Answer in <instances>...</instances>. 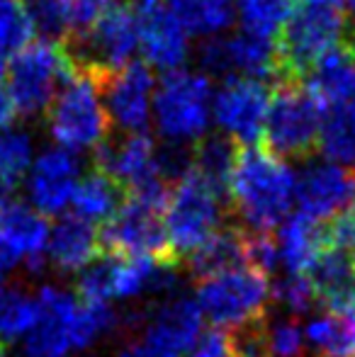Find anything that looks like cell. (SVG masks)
Listing matches in <instances>:
<instances>
[{
	"instance_id": "obj_1",
	"label": "cell",
	"mask_w": 355,
	"mask_h": 357,
	"mask_svg": "<svg viewBox=\"0 0 355 357\" xmlns=\"http://www.w3.org/2000/svg\"><path fill=\"white\" fill-rule=\"evenodd\" d=\"M297 192V178L282 158L263 144H239L232 175V207L243 229L273 231L287 219Z\"/></svg>"
},
{
	"instance_id": "obj_2",
	"label": "cell",
	"mask_w": 355,
	"mask_h": 357,
	"mask_svg": "<svg viewBox=\"0 0 355 357\" xmlns=\"http://www.w3.org/2000/svg\"><path fill=\"white\" fill-rule=\"evenodd\" d=\"M39 321L24 335L27 357H68L90 348L114 324L109 304L78 299L73 291L44 287L37 296Z\"/></svg>"
},
{
	"instance_id": "obj_3",
	"label": "cell",
	"mask_w": 355,
	"mask_h": 357,
	"mask_svg": "<svg viewBox=\"0 0 355 357\" xmlns=\"http://www.w3.org/2000/svg\"><path fill=\"white\" fill-rule=\"evenodd\" d=\"M109 78L83 71L68 59V71L47 107L49 132L68 151L98 149L112 129V117L103 105Z\"/></svg>"
},
{
	"instance_id": "obj_4",
	"label": "cell",
	"mask_w": 355,
	"mask_h": 357,
	"mask_svg": "<svg viewBox=\"0 0 355 357\" xmlns=\"http://www.w3.org/2000/svg\"><path fill=\"white\" fill-rule=\"evenodd\" d=\"M351 22L338 8L297 3L275 37V83H302L314 63L346 39Z\"/></svg>"
},
{
	"instance_id": "obj_5",
	"label": "cell",
	"mask_w": 355,
	"mask_h": 357,
	"mask_svg": "<svg viewBox=\"0 0 355 357\" xmlns=\"http://www.w3.org/2000/svg\"><path fill=\"white\" fill-rule=\"evenodd\" d=\"M326 109L302 83H275L261 144L278 158H309L319 149Z\"/></svg>"
},
{
	"instance_id": "obj_6",
	"label": "cell",
	"mask_w": 355,
	"mask_h": 357,
	"mask_svg": "<svg viewBox=\"0 0 355 357\" xmlns=\"http://www.w3.org/2000/svg\"><path fill=\"white\" fill-rule=\"evenodd\" d=\"M68 59L83 71L112 78L132 63L139 47L137 15L129 3L109 5L88 29L63 39Z\"/></svg>"
},
{
	"instance_id": "obj_7",
	"label": "cell",
	"mask_w": 355,
	"mask_h": 357,
	"mask_svg": "<svg viewBox=\"0 0 355 357\" xmlns=\"http://www.w3.org/2000/svg\"><path fill=\"white\" fill-rule=\"evenodd\" d=\"M224 207L227 204L192 168L173 185L163 221L168 243L178 260L192 255L222 226Z\"/></svg>"
},
{
	"instance_id": "obj_8",
	"label": "cell",
	"mask_w": 355,
	"mask_h": 357,
	"mask_svg": "<svg viewBox=\"0 0 355 357\" xmlns=\"http://www.w3.org/2000/svg\"><path fill=\"white\" fill-rule=\"evenodd\" d=\"M68 71V54L61 42H34L13 56L8 66V93L22 117L47 112Z\"/></svg>"
},
{
	"instance_id": "obj_9",
	"label": "cell",
	"mask_w": 355,
	"mask_h": 357,
	"mask_svg": "<svg viewBox=\"0 0 355 357\" xmlns=\"http://www.w3.org/2000/svg\"><path fill=\"white\" fill-rule=\"evenodd\" d=\"M212 83L202 73L171 71L156 93V122L168 142H197L209 127Z\"/></svg>"
},
{
	"instance_id": "obj_10",
	"label": "cell",
	"mask_w": 355,
	"mask_h": 357,
	"mask_svg": "<svg viewBox=\"0 0 355 357\" xmlns=\"http://www.w3.org/2000/svg\"><path fill=\"white\" fill-rule=\"evenodd\" d=\"M273 296L268 278L253 268H239L229 273L202 280L197 287V304L219 328H232L236 324L266 314V304Z\"/></svg>"
},
{
	"instance_id": "obj_11",
	"label": "cell",
	"mask_w": 355,
	"mask_h": 357,
	"mask_svg": "<svg viewBox=\"0 0 355 357\" xmlns=\"http://www.w3.org/2000/svg\"><path fill=\"white\" fill-rule=\"evenodd\" d=\"M163 212L156 207L127 197L107 221H103L98 231L100 250L103 255H122V258H173L171 243H168L166 221Z\"/></svg>"
},
{
	"instance_id": "obj_12",
	"label": "cell",
	"mask_w": 355,
	"mask_h": 357,
	"mask_svg": "<svg viewBox=\"0 0 355 357\" xmlns=\"http://www.w3.org/2000/svg\"><path fill=\"white\" fill-rule=\"evenodd\" d=\"M273 90L266 80L258 78H227L214 102V117L222 132L239 144H261L263 122H266Z\"/></svg>"
},
{
	"instance_id": "obj_13",
	"label": "cell",
	"mask_w": 355,
	"mask_h": 357,
	"mask_svg": "<svg viewBox=\"0 0 355 357\" xmlns=\"http://www.w3.org/2000/svg\"><path fill=\"white\" fill-rule=\"evenodd\" d=\"M199 61L212 75L224 78H258L275 80V44L268 39L253 37L248 32H239L232 37H209L199 49Z\"/></svg>"
},
{
	"instance_id": "obj_14",
	"label": "cell",
	"mask_w": 355,
	"mask_h": 357,
	"mask_svg": "<svg viewBox=\"0 0 355 357\" xmlns=\"http://www.w3.org/2000/svg\"><path fill=\"white\" fill-rule=\"evenodd\" d=\"M132 8L144 61L161 71H176L188 59V34L166 0H134Z\"/></svg>"
},
{
	"instance_id": "obj_15",
	"label": "cell",
	"mask_w": 355,
	"mask_h": 357,
	"mask_svg": "<svg viewBox=\"0 0 355 357\" xmlns=\"http://www.w3.org/2000/svg\"><path fill=\"white\" fill-rule=\"evenodd\" d=\"M153 85L156 78L146 61H132L114 73L103 90L112 122H117L124 132H146L151 119Z\"/></svg>"
},
{
	"instance_id": "obj_16",
	"label": "cell",
	"mask_w": 355,
	"mask_h": 357,
	"mask_svg": "<svg viewBox=\"0 0 355 357\" xmlns=\"http://www.w3.org/2000/svg\"><path fill=\"white\" fill-rule=\"evenodd\" d=\"M355 192V170L336 163H314L297 180V202L299 212L317 221L333 219L348 207Z\"/></svg>"
},
{
	"instance_id": "obj_17",
	"label": "cell",
	"mask_w": 355,
	"mask_h": 357,
	"mask_svg": "<svg viewBox=\"0 0 355 357\" xmlns=\"http://www.w3.org/2000/svg\"><path fill=\"white\" fill-rule=\"evenodd\" d=\"M81 183V163L73 153L49 149L34 160L29 173V197L42 214H61L73 202Z\"/></svg>"
},
{
	"instance_id": "obj_18",
	"label": "cell",
	"mask_w": 355,
	"mask_h": 357,
	"mask_svg": "<svg viewBox=\"0 0 355 357\" xmlns=\"http://www.w3.org/2000/svg\"><path fill=\"white\" fill-rule=\"evenodd\" d=\"M202 319L197 299L178 296L153 311L142 340L161 357H178L180 353H188L202 335Z\"/></svg>"
},
{
	"instance_id": "obj_19",
	"label": "cell",
	"mask_w": 355,
	"mask_h": 357,
	"mask_svg": "<svg viewBox=\"0 0 355 357\" xmlns=\"http://www.w3.org/2000/svg\"><path fill=\"white\" fill-rule=\"evenodd\" d=\"M0 234L15 248L20 260H27L29 270L42 268L52 229L39 209L27 207L15 197L0 199Z\"/></svg>"
},
{
	"instance_id": "obj_20",
	"label": "cell",
	"mask_w": 355,
	"mask_h": 357,
	"mask_svg": "<svg viewBox=\"0 0 355 357\" xmlns=\"http://www.w3.org/2000/svg\"><path fill=\"white\" fill-rule=\"evenodd\" d=\"M47 255L63 273H78L103 255L100 238L93 224L78 214H66L54 224L49 234Z\"/></svg>"
},
{
	"instance_id": "obj_21",
	"label": "cell",
	"mask_w": 355,
	"mask_h": 357,
	"mask_svg": "<svg viewBox=\"0 0 355 357\" xmlns=\"http://www.w3.org/2000/svg\"><path fill=\"white\" fill-rule=\"evenodd\" d=\"M307 275L328 311L355 309V260L348 250L326 248Z\"/></svg>"
},
{
	"instance_id": "obj_22",
	"label": "cell",
	"mask_w": 355,
	"mask_h": 357,
	"mask_svg": "<svg viewBox=\"0 0 355 357\" xmlns=\"http://www.w3.org/2000/svg\"><path fill=\"white\" fill-rule=\"evenodd\" d=\"M280 265L287 268V273L307 275L319 255L328 248L324 221H317L307 214H294L282 221L278 236Z\"/></svg>"
},
{
	"instance_id": "obj_23",
	"label": "cell",
	"mask_w": 355,
	"mask_h": 357,
	"mask_svg": "<svg viewBox=\"0 0 355 357\" xmlns=\"http://www.w3.org/2000/svg\"><path fill=\"white\" fill-rule=\"evenodd\" d=\"M239 142L227 132L204 134L192 144L190 168L217 192L224 204H232V175L236 165Z\"/></svg>"
},
{
	"instance_id": "obj_24",
	"label": "cell",
	"mask_w": 355,
	"mask_h": 357,
	"mask_svg": "<svg viewBox=\"0 0 355 357\" xmlns=\"http://www.w3.org/2000/svg\"><path fill=\"white\" fill-rule=\"evenodd\" d=\"M248 268L246 258V229L243 226H219L192 255H190V273L199 282L229 270Z\"/></svg>"
},
{
	"instance_id": "obj_25",
	"label": "cell",
	"mask_w": 355,
	"mask_h": 357,
	"mask_svg": "<svg viewBox=\"0 0 355 357\" xmlns=\"http://www.w3.org/2000/svg\"><path fill=\"white\" fill-rule=\"evenodd\" d=\"M127 190L107 173L93 168L73 192V214L86 221H107L127 199Z\"/></svg>"
},
{
	"instance_id": "obj_26",
	"label": "cell",
	"mask_w": 355,
	"mask_h": 357,
	"mask_svg": "<svg viewBox=\"0 0 355 357\" xmlns=\"http://www.w3.org/2000/svg\"><path fill=\"white\" fill-rule=\"evenodd\" d=\"M304 338L324 357H355V309L326 311L312 319Z\"/></svg>"
},
{
	"instance_id": "obj_27",
	"label": "cell",
	"mask_w": 355,
	"mask_h": 357,
	"mask_svg": "<svg viewBox=\"0 0 355 357\" xmlns=\"http://www.w3.org/2000/svg\"><path fill=\"white\" fill-rule=\"evenodd\" d=\"M319 149L331 163L355 165V95L324 112Z\"/></svg>"
},
{
	"instance_id": "obj_28",
	"label": "cell",
	"mask_w": 355,
	"mask_h": 357,
	"mask_svg": "<svg viewBox=\"0 0 355 357\" xmlns=\"http://www.w3.org/2000/svg\"><path fill=\"white\" fill-rule=\"evenodd\" d=\"M185 32L199 37H217L234 24V0H166Z\"/></svg>"
},
{
	"instance_id": "obj_29",
	"label": "cell",
	"mask_w": 355,
	"mask_h": 357,
	"mask_svg": "<svg viewBox=\"0 0 355 357\" xmlns=\"http://www.w3.org/2000/svg\"><path fill=\"white\" fill-rule=\"evenodd\" d=\"M299 0H236L241 29L253 37L275 42L280 29L292 17Z\"/></svg>"
},
{
	"instance_id": "obj_30",
	"label": "cell",
	"mask_w": 355,
	"mask_h": 357,
	"mask_svg": "<svg viewBox=\"0 0 355 357\" xmlns=\"http://www.w3.org/2000/svg\"><path fill=\"white\" fill-rule=\"evenodd\" d=\"M39 321L37 296L24 294L20 287L0 284V338H24Z\"/></svg>"
},
{
	"instance_id": "obj_31",
	"label": "cell",
	"mask_w": 355,
	"mask_h": 357,
	"mask_svg": "<svg viewBox=\"0 0 355 357\" xmlns=\"http://www.w3.org/2000/svg\"><path fill=\"white\" fill-rule=\"evenodd\" d=\"M32 160V142L24 132H0V199H8L22 185Z\"/></svg>"
},
{
	"instance_id": "obj_32",
	"label": "cell",
	"mask_w": 355,
	"mask_h": 357,
	"mask_svg": "<svg viewBox=\"0 0 355 357\" xmlns=\"http://www.w3.org/2000/svg\"><path fill=\"white\" fill-rule=\"evenodd\" d=\"M34 32L24 0H0V59L17 56L32 44Z\"/></svg>"
},
{
	"instance_id": "obj_33",
	"label": "cell",
	"mask_w": 355,
	"mask_h": 357,
	"mask_svg": "<svg viewBox=\"0 0 355 357\" xmlns=\"http://www.w3.org/2000/svg\"><path fill=\"white\" fill-rule=\"evenodd\" d=\"M227 343L232 357H273L266 314L227 328Z\"/></svg>"
},
{
	"instance_id": "obj_34",
	"label": "cell",
	"mask_w": 355,
	"mask_h": 357,
	"mask_svg": "<svg viewBox=\"0 0 355 357\" xmlns=\"http://www.w3.org/2000/svg\"><path fill=\"white\" fill-rule=\"evenodd\" d=\"M34 29L44 37V42H63L68 37V20L63 0H24Z\"/></svg>"
},
{
	"instance_id": "obj_35",
	"label": "cell",
	"mask_w": 355,
	"mask_h": 357,
	"mask_svg": "<svg viewBox=\"0 0 355 357\" xmlns=\"http://www.w3.org/2000/svg\"><path fill=\"white\" fill-rule=\"evenodd\" d=\"M273 296L278 304H282L289 314H307L317 304V289H314L309 275L287 273V278L278 280L273 287Z\"/></svg>"
},
{
	"instance_id": "obj_36",
	"label": "cell",
	"mask_w": 355,
	"mask_h": 357,
	"mask_svg": "<svg viewBox=\"0 0 355 357\" xmlns=\"http://www.w3.org/2000/svg\"><path fill=\"white\" fill-rule=\"evenodd\" d=\"M246 258L248 268L258 270L268 278L280 265L278 238L270 231H248L246 229Z\"/></svg>"
},
{
	"instance_id": "obj_37",
	"label": "cell",
	"mask_w": 355,
	"mask_h": 357,
	"mask_svg": "<svg viewBox=\"0 0 355 357\" xmlns=\"http://www.w3.org/2000/svg\"><path fill=\"white\" fill-rule=\"evenodd\" d=\"M304 328L294 319H280L270 324V348L278 357H297L304 348Z\"/></svg>"
},
{
	"instance_id": "obj_38",
	"label": "cell",
	"mask_w": 355,
	"mask_h": 357,
	"mask_svg": "<svg viewBox=\"0 0 355 357\" xmlns=\"http://www.w3.org/2000/svg\"><path fill=\"white\" fill-rule=\"evenodd\" d=\"M324 231H326L328 248H338V250L355 248V192L353 199L348 202V207L324 224Z\"/></svg>"
},
{
	"instance_id": "obj_39",
	"label": "cell",
	"mask_w": 355,
	"mask_h": 357,
	"mask_svg": "<svg viewBox=\"0 0 355 357\" xmlns=\"http://www.w3.org/2000/svg\"><path fill=\"white\" fill-rule=\"evenodd\" d=\"M188 353H190L188 357H232L229 355L227 333H222V331H207V333H202Z\"/></svg>"
},
{
	"instance_id": "obj_40",
	"label": "cell",
	"mask_w": 355,
	"mask_h": 357,
	"mask_svg": "<svg viewBox=\"0 0 355 357\" xmlns=\"http://www.w3.org/2000/svg\"><path fill=\"white\" fill-rule=\"evenodd\" d=\"M17 263H20V255L15 253V248L5 241V236L0 234V280H3Z\"/></svg>"
},
{
	"instance_id": "obj_41",
	"label": "cell",
	"mask_w": 355,
	"mask_h": 357,
	"mask_svg": "<svg viewBox=\"0 0 355 357\" xmlns=\"http://www.w3.org/2000/svg\"><path fill=\"white\" fill-rule=\"evenodd\" d=\"M15 114H17V109H15L13 98H10L8 88H3V85H0V129L8 127V124L15 119Z\"/></svg>"
},
{
	"instance_id": "obj_42",
	"label": "cell",
	"mask_w": 355,
	"mask_h": 357,
	"mask_svg": "<svg viewBox=\"0 0 355 357\" xmlns=\"http://www.w3.org/2000/svg\"><path fill=\"white\" fill-rule=\"evenodd\" d=\"M119 357H161V355L153 353V350L149 348V345L144 343L142 338H139V340H134V343H129L127 348H124V353L119 355Z\"/></svg>"
},
{
	"instance_id": "obj_43",
	"label": "cell",
	"mask_w": 355,
	"mask_h": 357,
	"mask_svg": "<svg viewBox=\"0 0 355 357\" xmlns=\"http://www.w3.org/2000/svg\"><path fill=\"white\" fill-rule=\"evenodd\" d=\"M299 3L317 5V8H338V10H343V3H346V0H299Z\"/></svg>"
},
{
	"instance_id": "obj_44",
	"label": "cell",
	"mask_w": 355,
	"mask_h": 357,
	"mask_svg": "<svg viewBox=\"0 0 355 357\" xmlns=\"http://www.w3.org/2000/svg\"><path fill=\"white\" fill-rule=\"evenodd\" d=\"M348 10H351V17H353V24H355V0H348Z\"/></svg>"
},
{
	"instance_id": "obj_45",
	"label": "cell",
	"mask_w": 355,
	"mask_h": 357,
	"mask_svg": "<svg viewBox=\"0 0 355 357\" xmlns=\"http://www.w3.org/2000/svg\"><path fill=\"white\" fill-rule=\"evenodd\" d=\"M0 357H5V345H3V340H0Z\"/></svg>"
},
{
	"instance_id": "obj_46",
	"label": "cell",
	"mask_w": 355,
	"mask_h": 357,
	"mask_svg": "<svg viewBox=\"0 0 355 357\" xmlns=\"http://www.w3.org/2000/svg\"><path fill=\"white\" fill-rule=\"evenodd\" d=\"M0 78H3V59H0Z\"/></svg>"
},
{
	"instance_id": "obj_47",
	"label": "cell",
	"mask_w": 355,
	"mask_h": 357,
	"mask_svg": "<svg viewBox=\"0 0 355 357\" xmlns=\"http://www.w3.org/2000/svg\"><path fill=\"white\" fill-rule=\"evenodd\" d=\"M353 260H355V255H353Z\"/></svg>"
}]
</instances>
